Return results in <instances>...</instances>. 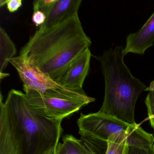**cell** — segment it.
<instances>
[{"mask_svg":"<svg viewBox=\"0 0 154 154\" xmlns=\"http://www.w3.org/2000/svg\"><path fill=\"white\" fill-rule=\"evenodd\" d=\"M57 0H38L33 2L34 12L40 11L44 13L46 17L52 9Z\"/></svg>","mask_w":154,"mask_h":154,"instance_id":"14","label":"cell"},{"mask_svg":"<svg viewBox=\"0 0 154 154\" xmlns=\"http://www.w3.org/2000/svg\"><path fill=\"white\" fill-rule=\"evenodd\" d=\"M46 19V17L44 13L40 11H34L32 16V21L37 26H42Z\"/></svg>","mask_w":154,"mask_h":154,"instance_id":"17","label":"cell"},{"mask_svg":"<svg viewBox=\"0 0 154 154\" xmlns=\"http://www.w3.org/2000/svg\"><path fill=\"white\" fill-rule=\"evenodd\" d=\"M91 57V50L88 48L70 63L57 83L69 90L83 91V85L89 73Z\"/></svg>","mask_w":154,"mask_h":154,"instance_id":"7","label":"cell"},{"mask_svg":"<svg viewBox=\"0 0 154 154\" xmlns=\"http://www.w3.org/2000/svg\"><path fill=\"white\" fill-rule=\"evenodd\" d=\"M57 154V147L56 148L54 149H53L51 150L49 153H48V154Z\"/></svg>","mask_w":154,"mask_h":154,"instance_id":"22","label":"cell"},{"mask_svg":"<svg viewBox=\"0 0 154 154\" xmlns=\"http://www.w3.org/2000/svg\"><path fill=\"white\" fill-rule=\"evenodd\" d=\"M145 91H148V94L145 100V103L147 109L148 115L151 127L154 130V85L150 83L149 87Z\"/></svg>","mask_w":154,"mask_h":154,"instance_id":"13","label":"cell"},{"mask_svg":"<svg viewBox=\"0 0 154 154\" xmlns=\"http://www.w3.org/2000/svg\"><path fill=\"white\" fill-rule=\"evenodd\" d=\"M108 148L106 154H124L126 145L117 142L109 138L108 140Z\"/></svg>","mask_w":154,"mask_h":154,"instance_id":"15","label":"cell"},{"mask_svg":"<svg viewBox=\"0 0 154 154\" xmlns=\"http://www.w3.org/2000/svg\"><path fill=\"white\" fill-rule=\"evenodd\" d=\"M22 0H8L7 8L11 13H13L18 10L22 6Z\"/></svg>","mask_w":154,"mask_h":154,"instance_id":"18","label":"cell"},{"mask_svg":"<svg viewBox=\"0 0 154 154\" xmlns=\"http://www.w3.org/2000/svg\"><path fill=\"white\" fill-rule=\"evenodd\" d=\"M77 123L81 136L94 137L105 141L113 134L127 131L133 126L99 112L81 113Z\"/></svg>","mask_w":154,"mask_h":154,"instance_id":"5","label":"cell"},{"mask_svg":"<svg viewBox=\"0 0 154 154\" xmlns=\"http://www.w3.org/2000/svg\"><path fill=\"white\" fill-rule=\"evenodd\" d=\"M30 104L39 113L55 120L62 121L95 100L84 91H78L64 88L50 90L44 93L24 88Z\"/></svg>","mask_w":154,"mask_h":154,"instance_id":"4","label":"cell"},{"mask_svg":"<svg viewBox=\"0 0 154 154\" xmlns=\"http://www.w3.org/2000/svg\"><path fill=\"white\" fill-rule=\"evenodd\" d=\"M124 49L122 46L112 48L97 57L105 82L104 100L99 112L135 125L136 103L146 88L125 64Z\"/></svg>","mask_w":154,"mask_h":154,"instance_id":"3","label":"cell"},{"mask_svg":"<svg viewBox=\"0 0 154 154\" xmlns=\"http://www.w3.org/2000/svg\"><path fill=\"white\" fill-rule=\"evenodd\" d=\"M82 2V0H57L39 29L54 27L78 14Z\"/></svg>","mask_w":154,"mask_h":154,"instance_id":"10","label":"cell"},{"mask_svg":"<svg viewBox=\"0 0 154 154\" xmlns=\"http://www.w3.org/2000/svg\"><path fill=\"white\" fill-rule=\"evenodd\" d=\"M124 154H154V146L149 149L126 146Z\"/></svg>","mask_w":154,"mask_h":154,"instance_id":"16","label":"cell"},{"mask_svg":"<svg viewBox=\"0 0 154 154\" xmlns=\"http://www.w3.org/2000/svg\"><path fill=\"white\" fill-rule=\"evenodd\" d=\"M91 44L77 14L54 27L39 28L20 55L57 82L70 63Z\"/></svg>","mask_w":154,"mask_h":154,"instance_id":"2","label":"cell"},{"mask_svg":"<svg viewBox=\"0 0 154 154\" xmlns=\"http://www.w3.org/2000/svg\"><path fill=\"white\" fill-rule=\"evenodd\" d=\"M9 75L8 74L5 73L1 72V79H3V78H5V77H7V76H9Z\"/></svg>","mask_w":154,"mask_h":154,"instance_id":"21","label":"cell"},{"mask_svg":"<svg viewBox=\"0 0 154 154\" xmlns=\"http://www.w3.org/2000/svg\"><path fill=\"white\" fill-rule=\"evenodd\" d=\"M154 43V12L142 27L136 33H131L126 38L125 55L128 53L144 54Z\"/></svg>","mask_w":154,"mask_h":154,"instance_id":"9","label":"cell"},{"mask_svg":"<svg viewBox=\"0 0 154 154\" xmlns=\"http://www.w3.org/2000/svg\"><path fill=\"white\" fill-rule=\"evenodd\" d=\"M62 121L39 113L26 94L11 90L0 102V154H48L56 148Z\"/></svg>","mask_w":154,"mask_h":154,"instance_id":"1","label":"cell"},{"mask_svg":"<svg viewBox=\"0 0 154 154\" xmlns=\"http://www.w3.org/2000/svg\"><path fill=\"white\" fill-rule=\"evenodd\" d=\"M17 71L24 88L44 93L50 90L65 88L43 73L21 55L9 60Z\"/></svg>","mask_w":154,"mask_h":154,"instance_id":"6","label":"cell"},{"mask_svg":"<svg viewBox=\"0 0 154 154\" xmlns=\"http://www.w3.org/2000/svg\"><path fill=\"white\" fill-rule=\"evenodd\" d=\"M57 154H66L64 146L63 143H59L57 147Z\"/></svg>","mask_w":154,"mask_h":154,"instance_id":"19","label":"cell"},{"mask_svg":"<svg viewBox=\"0 0 154 154\" xmlns=\"http://www.w3.org/2000/svg\"><path fill=\"white\" fill-rule=\"evenodd\" d=\"M7 2H8V0H1L0 1V7L1 8L4 6L5 5H7Z\"/></svg>","mask_w":154,"mask_h":154,"instance_id":"20","label":"cell"},{"mask_svg":"<svg viewBox=\"0 0 154 154\" xmlns=\"http://www.w3.org/2000/svg\"><path fill=\"white\" fill-rule=\"evenodd\" d=\"M63 140L66 154H106L108 148V141L94 137L66 135Z\"/></svg>","mask_w":154,"mask_h":154,"instance_id":"8","label":"cell"},{"mask_svg":"<svg viewBox=\"0 0 154 154\" xmlns=\"http://www.w3.org/2000/svg\"><path fill=\"white\" fill-rule=\"evenodd\" d=\"M16 46L2 28H0V72L7 68L9 60L16 55Z\"/></svg>","mask_w":154,"mask_h":154,"instance_id":"12","label":"cell"},{"mask_svg":"<svg viewBox=\"0 0 154 154\" xmlns=\"http://www.w3.org/2000/svg\"><path fill=\"white\" fill-rule=\"evenodd\" d=\"M109 137L126 146L146 149H149L154 146L153 135L145 131L137 124L131 126L127 131L113 134Z\"/></svg>","mask_w":154,"mask_h":154,"instance_id":"11","label":"cell"}]
</instances>
